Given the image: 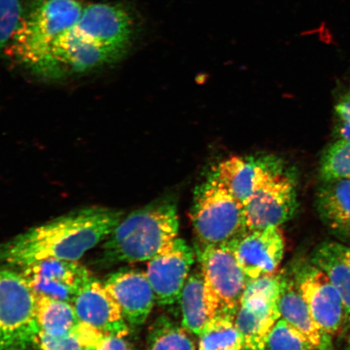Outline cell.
<instances>
[{
	"label": "cell",
	"mask_w": 350,
	"mask_h": 350,
	"mask_svg": "<svg viewBox=\"0 0 350 350\" xmlns=\"http://www.w3.org/2000/svg\"><path fill=\"white\" fill-rule=\"evenodd\" d=\"M122 218L117 210L92 207L32 227L0 243V266L23 268L49 259L77 261L103 243Z\"/></svg>",
	"instance_id": "6da1fadb"
},
{
	"label": "cell",
	"mask_w": 350,
	"mask_h": 350,
	"mask_svg": "<svg viewBox=\"0 0 350 350\" xmlns=\"http://www.w3.org/2000/svg\"><path fill=\"white\" fill-rule=\"evenodd\" d=\"M175 201L163 198L122 218L104 240L98 262L103 267L148 262L178 238Z\"/></svg>",
	"instance_id": "7a4b0ae2"
},
{
	"label": "cell",
	"mask_w": 350,
	"mask_h": 350,
	"mask_svg": "<svg viewBox=\"0 0 350 350\" xmlns=\"http://www.w3.org/2000/svg\"><path fill=\"white\" fill-rule=\"evenodd\" d=\"M83 8L77 0H47L21 20L8 43V54L33 70L46 58L53 44L72 29Z\"/></svg>",
	"instance_id": "3957f363"
},
{
	"label": "cell",
	"mask_w": 350,
	"mask_h": 350,
	"mask_svg": "<svg viewBox=\"0 0 350 350\" xmlns=\"http://www.w3.org/2000/svg\"><path fill=\"white\" fill-rule=\"evenodd\" d=\"M190 217L199 247L231 243L248 230L243 204L210 177L196 188Z\"/></svg>",
	"instance_id": "277c9868"
},
{
	"label": "cell",
	"mask_w": 350,
	"mask_h": 350,
	"mask_svg": "<svg viewBox=\"0 0 350 350\" xmlns=\"http://www.w3.org/2000/svg\"><path fill=\"white\" fill-rule=\"evenodd\" d=\"M248 230L280 227L297 207L294 175L275 156H262L252 194L243 204Z\"/></svg>",
	"instance_id": "5b68a950"
},
{
	"label": "cell",
	"mask_w": 350,
	"mask_h": 350,
	"mask_svg": "<svg viewBox=\"0 0 350 350\" xmlns=\"http://www.w3.org/2000/svg\"><path fill=\"white\" fill-rule=\"evenodd\" d=\"M36 294L21 273L0 267V350H32L39 332Z\"/></svg>",
	"instance_id": "8992f818"
},
{
	"label": "cell",
	"mask_w": 350,
	"mask_h": 350,
	"mask_svg": "<svg viewBox=\"0 0 350 350\" xmlns=\"http://www.w3.org/2000/svg\"><path fill=\"white\" fill-rule=\"evenodd\" d=\"M282 277L275 274L249 279L235 323L243 339V350H265L267 338L280 319L278 300Z\"/></svg>",
	"instance_id": "52a82bcc"
},
{
	"label": "cell",
	"mask_w": 350,
	"mask_h": 350,
	"mask_svg": "<svg viewBox=\"0 0 350 350\" xmlns=\"http://www.w3.org/2000/svg\"><path fill=\"white\" fill-rule=\"evenodd\" d=\"M205 284L215 301L219 314L234 317L248 278L230 243L196 247Z\"/></svg>",
	"instance_id": "ba28073f"
},
{
	"label": "cell",
	"mask_w": 350,
	"mask_h": 350,
	"mask_svg": "<svg viewBox=\"0 0 350 350\" xmlns=\"http://www.w3.org/2000/svg\"><path fill=\"white\" fill-rule=\"evenodd\" d=\"M116 59L111 51L88 40L72 28L53 44L46 58L33 70L42 76L57 78L89 71Z\"/></svg>",
	"instance_id": "9c48e42d"
},
{
	"label": "cell",
	"mask_w": 350,
	"mask_h": 350,
	"mask_svg": "<svg viewBox=\"0 0 350 350\" xmlns=\"http://www.w3.org/2000/svg\"><path fill=\"white\" fill-rule=\"evenodd\" d=\"M195 256L193 249L178 237L147 262L146 274L157 304L172 306L178 301Z\"/></svg>",
	"instance_id": "30bf717a"
},
{
	"label": "cell",
	"mask_w": 350,
	"mask_h": 350,
	"mask_svg": "<svg viewBox=\"0 0 350 350\" xmlns=\"http://www.w3.org/2000/svg\"><path fill=\"white\" fill-rule=\"evenodd\" d=\"M297 286L317 325L332 338L349 325L347 310L327 275L314 265L301 270Z\"/></svg>",
	"instance_id": "8fae6325"
},
{
	"label": "cell",
	"mask_w": 350,
	"mask_h": 350,
	"mask_svg": "<svg viewBox=\"0 0 350 350\" xmlns=\"http://www.w3.org/2000/svg\"><path fill=\"white\" fill-rule=\"evenodd\" d=\"M82 37L119 57L129 46L133 24L122 8L106 3H95L83 8L73 27Z\"/></svg>",
	"instance_id": "7c38bea8"
},
{
	"label": "cell",
	"mask_w": 350,
	"mask_h": 350,
	"mask_svg": "<svg viewBox=\"0 0 350 350\" xmlns=\"http://www.w3.org/2000/svg\"><path fill=\"white\" fill-rule=\"evenodd\" d=\"M21 274L36 295L68 301L91 277L85 266L77 261L49 259L21 268Z\"/></svg>",
	"instance_id": "4fadbf2b"
},
{
	"label": "cell",
	"mask_w": 350,
	"mask_h": 350,
	"mask_svg": "<svg viewBox=\"0 0 350 350\" xmlns=\"http://www.w3.org/2000/svg\"><path fill=\"white\" fill-rule=\"evenodd\" d=\"M249 279L277 272L284 253V239L280 227L248 230L229 243Z\"/></svg>",
	"instance_id": "5bb4252c"
},
{
	"label": "cell",
	"mask_w": 350,
	"mask_h": 350,
	"mask_svg": "<svg viewBox=\"0 0 350 350\" xmlns=\"http://www.w3.org/2000/svg\"><path fill=\"white\" fill-rule=\"evenodd\" d=\"M72 305L81 322L106 334L129 335L128 323L119 304L104 283L92 275L74 297Z\"/></svg>",
	"instance_id": "9a60e30c"
},
{
	"label": "cell",
	"mask_w": 350,
	"mask_h": 350,
	"mask_svg": "<svg viewBox=\"0 0 350 350\" xmlns=\"http://www.w3.org/2000/svg\"><path fill=\"white\" fill-rule=\"evenodd\" d=\"M104 284L119 304L128 325L141 326L147 321L156 300L146 273L121 270L109 275Z\"/></svg>",
	"instance_id": "2e32d148"
},
{
	"label": "cell",
	"mask_w": 350,
	"mask_h": 350,
	"mask_svg": "<svg viewBox=\"0 0 350 350\" xmlns=\"http://www.w3.org/2000/svg\"><path fill=\"white\" fill-rule=\"evenodd\" d=\"M281 318L308 338L318 350H332V338L314 321L297 283L282 278L278 300Z\"/></svg>",
	"instance_id": "e0dca14e"
},
{
	"label": "cell",
	"mask_w": 350,
	"mask_h": 350,
	"mask_svg": "<svg viewBox=\"0 0 350 350\" xmlns=\"http://www.w3.org/2000/svg\"><path fill=\"white\" fill-rule=\"evenodd\" d=\"M316 205L327 228L336 237L350 239V179L323 182Z\"/></svg>",
	"instance_id": "ac0fdd59"
},
{
	"label": "cell",
	"mask_w": 350,
	"mask_h": 350,
	"mask_svg": "<svg viewBox=\"0 0 350 350\" xmlns=\"http://www.w3.org/2000/svg\"><path fill=\"white\" fill-rule=\"evenodd\" d=\"M178 301L182 312V326L196 336L219 314L217 306L209 294L200 269L190 273Z\"/></svg>",
	"instance_id": "d6986e66"
},
{
	"label": "cell",
	"mask_w": 350,
	"mask_h": 350,
	"mask_svg": "<svg viewBox=\"0 0 350 350\" xmlns=\"http://www.w3.org/2000/svg\"><path fill=\"white\" fill-rule=\"evenodd\" d=\"M261 157H230L219 163L208 177L220 183L243 204L255 187Z\"/></svg>",
	"instance_id": "ffe728a7"
},
{
	"label": "cell",
	"mask_w": 350,
	"mask_h": 350,
	"mask_svg": "<svg viewBox=\"0 0 350 350\" xmlns=\"http://www.w3.org/2000/svg\"><path fill=\"white\" fill-rule=\"evenodd\" d=\"M312 262L329 278L342 299L350 325V246L338 242L319 244Z\"/></svg>",
	"instance_id": "44dd1931"
},
{
	"label": "cell",
	"mask_w": 350,
	"mask_h": 350,
	"mask_svg": "<svg viewBox=\"0 0 350 350\" xmlns=\"http://www.w3.org/2000/svg\"><path fill=\"white\" fill-rule=\"evenodd\" d=\"M35 314L39 330L53 336L69 334L80 322L71 304L43 295H36Z\"/></svg>",
	"instance_id": "7402d4cb"
},
{
	"label": "cell",
	"mask_w": 350,
	"mask_h": 350,
	"mask_svg": "<svg viewBox=\"0 0 350 350\" xmlns=\"http://www.w3.org/2000/svg\"><path fill=\"white\" fill-rule=\"evenodd\" d=\"M199 336L198 350H243V339L235 317L219 314L210 321Z\"/></svg>",
	"instance_id": "603a6c76"
},
{
	"label": "cell",
	"mask_w": 350,
	"mask_h": 350,
	"mask_svg": "<svg viewBox=\"0 0 350 350\" xmlns=\"http://www.w3.org/2000/svg\"><path fill=\"white\" fill-rule=\"evenodd\" d=\"M147 350H196V347L185 327L161 317L150 328Z\"/></svg>",
	"instance_id": "cb8c5ba5"
},
{
	"label": "cell",
	"mask_w": 350,
	"mask_h": 350,
	"mask_svg": "<svg viewBox=\"0 0 350 350\" xmlns=\"http://www.w3.org/2000/svg\"><path fill=\"white\" fill-rule=\"evenodd\" d=\"M323 182L350 179V142L338 139L326 148L319 165Z\"/></svg>",
	"instance_id": "d4e9b609"
},
{
	"label": "cell",
	"mask_w": 350,
	"mask_h": 350,
	"mask_svg": "<svg viewBox=\"0 0 350 350\" xmlns=\"http://www.w3.org/2000/svg\"><path fill=\"white\" fill-rule=\"evenodd\" d=\"M265 350L318 349L303 334L281 318L270 331Z\"/></svg>",
	"instance_id": "484cf974"
},
{
	"label": "cell",
	"mask_w": 350,
	"mask_h": 350,
	"mask_svg": "<svg viewBox=\"0 0 350 350\" xmlns=\"http://www.w3.org/2000/svg\"><path fill=\"white\" fill-rule=\"evenodd\" d=\"M21 20L20 0H0V48L8 45Z\"/></svg>",
	"instance_id": "4316f807"
},
{
	"label": "cell",
	"mask_w": 350,
	"mask_h": 350,
	"mask_svg": "<svg viewBox=\"0 0 350 350\" xmlns=\"http://www.w3.org/2000/svg\"><path fill=\"white\" fill-rule=\"evenodd\" d=\"M35 347L39 350H84L72 331L64 336H53L39 330Z\"/></svg>",
	"instance_id": "83f0119b"
},
{
	"label": "cell",
	"mask_w": 350,
	"mask_h": 350,
	"mask_svg": "<svg viewBox=\"0 0 350 350\" xmlns=\"http://www.w3.org/2000/svg\"><path fill=\"white\" fill-rule=\"evenodd\" d=\"M336 133L339 139L350 142V97H345L336 105Z\"/></svg>",
	"instance_id": "f1b7e54d"
},
{
	"label": "cell",
	"mask_w": 350,
	"mask_h": 350,
	"mask_svg": "<svg viewBox=\"0 0 350 350\" xmlns=\"http://www.w3.org/2000/svg\"><path fill=\"white\" fill-rule=\"evenodd\" d=\"M92 350H133L125 336L105 334L103 339Z\"/></svg>",
	"instance_id": "f546056e"
},
{
	"label": "cell",
	"mask_w": 350,
	"mask_h": 350,
	"mask_svg": "<svg viewBox=\"0 0 350 350\" xmlns=\"http://www.w3.org/2000/svg\"><path fill=\"white\" fill-rule=\"evenodd\" d=\"M347 350H350V334L347 340Z\"/></svg>",
	"instance_id": "4dcf8cb0"
}]
</instances>
